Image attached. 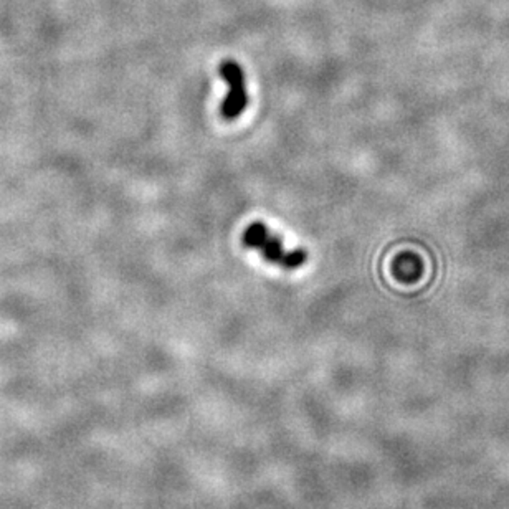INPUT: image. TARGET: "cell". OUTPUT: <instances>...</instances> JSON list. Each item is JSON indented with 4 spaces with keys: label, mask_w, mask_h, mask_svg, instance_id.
<instances>
[{
    "label": "cell",
    "mask_w": 509,
    "mask_h": 509,
    "mask_svg": "<svg viewBox=\"0 0 509 509\" xmlns=\"http://www.w3.org/2000/svg\"><path fill=\"white\" fill-rule=\"evenodd\" d=\"M220 75L228 86V93L222 103V116L227 121H233L242 116L248 105L245 73L237 61L225 60L220 65Z\"/></svg>",
    "instance_id": "obj_2"
},
{
    "label": "cell",
    "mask_w": 509,
    "mask_h": 509,
    "mask_svg": "<svg viewBox=\"0 0 509 509\" xmlns=\"http://www.w3.org/2000/svg\"><path fill=\"white\" fill-rule=\"evenodd\" d=\"M243 245L259 252L267 262L284 269H296L303 267L308 259L304 250H287L282 238L269 230L263 222H253L243 232Z\"/></svg>",
    "instance_id": "obj_1"
}]
</instances>
